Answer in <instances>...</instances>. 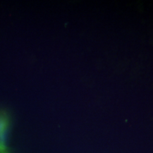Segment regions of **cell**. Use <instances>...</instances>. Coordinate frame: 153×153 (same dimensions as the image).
<instances>
[{"mask_svg": "<svg viewBox=\"0 0 153 153\" xmlns=\"http://www.w3.org/2000/svg\"><path fill=\"white\" fill-rule=\"evenodd\" d=\"M6 150V146L2 132L0 131V153Z\"/></svg>", "mask_w": 153, "mask_h": 153, "instance_id": "6da1fadb", "label": "cell"}, {"mask_svg": "<svg viewBox=\"0 0 153 153\" xmlns=\"http://www.w3.org/2000/svg\"><path fill=\"white\" fill-rule=\"evenodd\" d=\"M9 153L7 150H6V151H5V152H1V153Z\"/></svg>", "mask_w": 153, "mask_h": 153, "instance_id": "7a4b0ae2", "label": "cell"}]
</instances>
